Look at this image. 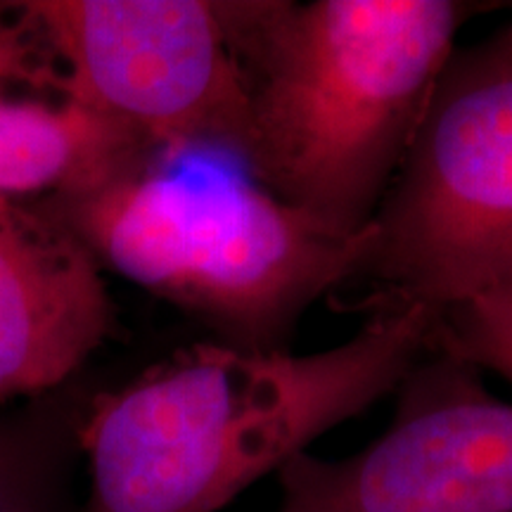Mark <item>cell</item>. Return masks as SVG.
Listing matches in <instances>:
<instances>
[{"label": "cell", "instance_id": "obj_1", "mask_svg": "<svg viewBox=\"0 0 512 512\" xmlns=\"http://www.w3.org/2000/svg\"><path fill=\"white\" fill-rule=\"evenodd\" d=\"M425 306L384 299L335 347L183 349L93 406L86 512H219L309 451L434 351Z\"/></svg>", "mask_w": 512, "mask_h": 512}, {"label": "cell", "instance_id": "obj_2", "mask_svg": "<svg viewBox=\"0 0 512 512\" xmlns=\"http://www.w3.org/2000/svg\"><path fill=\"white\" fill-rule=\"evenodd\" d=\"M247 91L240 171L332 226L373 223L463 24L458 0L219 3Z\"/></svg>", "mask_w": 512, "mask_h": 512}, {"label": "cell", "instance_id": "obj_3", "mask_svg": "<svg viewBox=\"0 0 512 512\" xmlns=\"http://www.w3.org/2000/svg\"><path fill=\"white\" fill-rule=\"evenodd\" d=\"M81 200L95 259L242 349H283L311 304L363 273L375 242L373 223L332 226L245 174L147 162Z\"/></svg>", "mask_w": 512, "mask_h": 512}, {"label": "cell", "instance_id": "obj_4", "mask_svg": "<svg viewBox=\"0 0 512 512\" xmlns=\"http://www.w3.org/2000/svg\"><path fill=\"white\" fill-rule=\"evenodd\" d=\"M373 226L384 299L437 316L512 278V24L451 55Z\"/></svg>", "mask_w": 512, "mask_h": 512}, {"label": "cell", "instance_id": "obj_5", "mask_svg": "<svg viewBox=\"0 0 512 512\" xmlns=\"http://www.w3.org/2000/svg\"><path fill=\"white\" fill-rule=\"evenodd\" d=\"M38 17L72 72V100L152 159L207 155L242 164L247 91L204 0H60Z\"/></svg>", "mask_w": 512, "mask_h": 512}, {"label": "cell", "instance_id": "obj_6", "mask_svg": "<svg viewBox=\"0 0 512 512\" xmlns=\"http://www.w3.org/2000/svg\"><path fill=\"white\" fill-rule=\"evenodd\" d=\"M399 389L373 444L347 458H292L275 512H512V403L444 351Z\"/></svg>", "mask_w": 512, "mask_h": 512}, {"label": "cell", "instance_id": "obj_7", "mask_svg": "<svg viewBox=\"0 0 512 512\" xmlns=\"http://www.w3.org/2000/svg\"><path fill=\"white\" fill-rule=\"evenodd\" d=\"M112 330L81 235L0 200V399L67 380Z\"/></svg>", "mask_w": 512, "mask_h": 512}, {"label": "cell", "instance_id": "obj_8", "mask_svg": "<svg viewBox=\"0 0 512 512\" xmlns=\"http://www.w3.org/2000/svg\"><path fill=\"white\" fill-rule=\"evenodd\" d=\"M152 157L72 100L67 107L0 98V195L69 185L81 195Z\"/></svg>", "mask_w": 512, "mask_h": 512}, {"label": "cell", "instance_id": "obj_9", "mask_svg": "<svg viewBox=\"0 0 512 512\" xmlns=\"http://www.w3.org/2000/svg\"><path fill=\"white\" fill-rule=\"evenodd\" d=\"M434 349L512 384V278L437 313Z\"/></svg>", "mask_w": 512, "mask_h": 512}, {"label": "cell", "instance_id": "obj_10", "mask_svg": "<svg viewBox=\"0 0 512 512\" xmlns=\"http://www.w3.org/2000/svg\"><path fill=\"white\" fill-rule=\"evenodd\" d=\"M0 512H10L8 503H5V498H3V496H0Z\"/></svg>", "mask_w": 512, "mask_h": 512}]
</instances>
